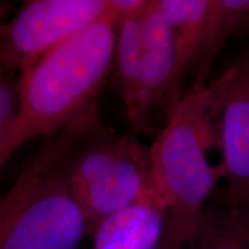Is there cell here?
I'll list each match as a JSON object with an SVG mask.
<instances>
[{
  "label": "cell",
  "mask_w": 249,
  "mask_h": 249,
  "mask_svg": "<svg viewBox=\"0 0 249 249\" xmlns=\"http://www.w3.org/2000/svg\"><path fill=\"white\" fill-rule=\"evenodd\" d=\"M82 138L83 134L75 128L46 136L36 154L24 164L13 186L0 198V248L38 183Z\"/></svg>",
  "instance_id": "8"
},
{
  "label": "cell",
  "mask_w": 249,
  "mask_h": 249,
  "mask_svg": "<svg viewBox=\"0 0 249 249\" xmlns=\"http://www.w3.org/2000/svg\"><path fill=\"white\" fill-rule=\"evenodd\" d=\"M207 116L213 147L222 155L217 166L226 179V205L248 211L249 204V61L241 57L207 86Z\"/></svg>",
  "instance_id": "4"
},
{
  "label": "cell",
  "mask_w": 249,
  "mask_h": 249,
  "mask_svg": "<svg viewBox=\"0 0 249 249\" xmlns=\"http://www.w3.org/2000/svg\"><path fill=\"white\" fill-rule=\"evenodd\" d=\"M118 26L104 14L20 73V110L11 124L6 160L29 140L98 116L97 96L113 68Z\"/></svg>",
  "instance_id": "1"
},
{
  "label": "cell",
  "mask_w": 249,
  "mask_h": 249,
  "mask_svg": "<svg viewBox=\"0 0 249 249\" xmlns=\"http://www.w3.org/2000/svg\"><path fill=\"white\" fill-rule=\"evenodd\" d=\"M11 124H9V126H7V127H5V128L0 129V167H1L2 165H4L6 161H7L5 160L4 155H2L1 149H2V145H4V142H5L6 138H7V134L9 132V128H11Z\"/></svg>",
  "instance_id": "15"
},
{
  "label": "cell",
  "mask_w": 249,
  "mask_h": 249,
  "mask_svg": "<svg viewBox=\"0 0 249 249\" xmlns=\"http://www.w3.org/2000/svg\"><path fill=\"white\" fill-rule=\"evenodd\" d=\"M154 249H176V248H169V247H164V246H160V245H157Z\"/></svg>",
  "instance_id": "17"
},
{
  "label": "cell",
  "mask_w": 249,
  "mask_h": 249,
  "mask_svg": "<svg viewBox=\"0 0 249 249\" xmlns=\"http://www.w3.org/2000/svg\"><path fill=\"white\" fill-rule=\"evenodd\" d=\"M152 2L169 26L176 60V82L180 88L182 77L191 71L194 61L208 0H152Z\"/></svg>",
  "instance_id": "11"
},
{
  "label": "cell",
  "mask_w": 249,
  "mask_h": 249,
  "mask_svg": "<svg viewBox=\"0 0 249 249\" xmlns=\"http://www.w3.org/2000/svg\"><path fill=\"white\" fill-rule=\"evenodd\" d=\"M61 167L88 235L112 214L150 198L149 149L130 134L105 127L89 134L65 156Z\"/></svg>",
  "instance_id": "3"
},
{
  "label": "cell",
  "mask_w": 249,
  "mask_h": 249,
  "mask_svg": "<svg viewBox=\"0 0 249 249\" xmlns=\"http://www.w3.org/2000/svg\"><path fill=\"white\" fill-rule=\"evenodd\" d=\"M107 0H33L0 23V61L23 71L50 50L101 18Z\"/></svg>",
  "instance_id": "5"
},
{
  "label": "cell",
  "mask_w": 249,
  "mask_h": 249,
  "mask_svg": "<svg viewBox=\"0 0 249 249\" xmlns=\"http://www.w3.org/2000/svg\"><path fill=\"white\" fill-rule=\"evenodd\" d=\"M141 39L140 110L134 132L148 133L152 128L155 111L160 108L167 116L182 96L176 82V60L169 26L152 0L141 15Z\"/></svg>",
  "instance_id": "7"
},
{
  "label": "cell",
  "mask_w": 249,
  "mask_h": 249,
  "mask_svg": "<svg viewBox=\"0 0 249 249\" xmlns=\"http://www.w3.org/2000/svg\"><path fill=\"white\" fill-rule=\"evenodd\" d=\"M207 86H194L166 116L149 149L150 200L164 214L157 245L186 249L194 241L204 202L220 179L208 160L213 139L207 116Z\"/></svg>",
  "instance_id": "2"
},
{
  "label": "cell",
  "mask_w": 249,
  "mask_h": 249,
  "mask_svg": "<svg viewBox=\"0 0 249 249\" xmlns=\"http://www.w3.org/2000/svg\"><path fill=\"white\" fill-rule=\"evenodd\" d=\"M141 53V15L124 18L117 28L112 70L114 71V85L126 107L133 130L139 120Z\"/></svg>",
  "instance_id": "12"
},
{
  "label": "cell",
  "mask_w": 249,
  "mask_h": 249,
  "mask_svg": "<svg viewBox=\"0 0 249 249\" xmlns=\"http://www.w3.org/2000/svg\"><path fill=\"white\" fill-rule=\"evenodd\" d=\"M0 23H1V22H0Z\"/></svg>",
  "instance_id": "19"
},
{
  "label": "cell",
  "mask_w": 249,
  "mask_h": 249,
  "mask_svg": "<svg viewBox=\"0 0 249 249\" xmlns=\"http://www.w3.org/2000/svg\"><path fill=\"white\" fill-rule=\"evenodd\" d=\"M9 9H11V2L0 1V22H4Z\"/></svg>",
  "instance_id": "16"
},
{
  "label": "cell",
  "mask_w": 249,
  "mask_h": 249,
  "mask_svg": "<svg viewBox=\"0 0 249 249\" xmlns=\"http://www.w3.org/2000/svg\"><path fill=\"white\" fill-rule=\"evenodd\" d=\"M0 64H1V61H0ZM1 65H2V64H1Z\"/></svg>",
  "instance_id": "18"
},
{
  "label": "cell",
  "mask_w": 249,
  "mask_h": 249,
  "mask_svg": "<svg viewBox=\"0 0 249 249\" xmlns=\"http://www.w3.org/2000/svg\"><path fill=\"white\" fill-rule=\"evenodd\" d=\"M20 110L18 79L0 64V129L13 123Z\"/></svg>",
  "instance_id": "14"
},
{
  "label": "cell",
  "mask_w": 249,
  "mask_h": 249,
  "mask_svg": "<svg viewBox=\"0 0 249 249\" xmlns=\"http://www.w3.org/2000/svg\"><path fill=\"white\" fill-rule=\"evenodd\" d=\"M193 245L195 249H248V211L203 208Z\"/></svg>",
  "instance_id": "13"
},
{
  "label": "cell",
  "mask_w": 249,
  "mask_h": 249,
  "mask_svg": "<svg viewBox=\"0 0 249 249\" xmlns=\"http://www.w3.org/2000/svg\"><path fill=\"white\" fill-rule=\"evenodd\" d=\"M61 160L36 187L0 249H79L88 229Z\"/></svg>",
  "instance_id": "6"
},
{
  "label": "cell",
  "mask_w": 249,
  "mask_h": 249,
  "mask_svg": "<svg viewBox=\"0 0 249 249\" xmlns=\"http://www.w3.org/2000/svg\"><path fill=\"white\" fill-rule=\"evenodd\" d=\"M248 0H208L207 11L191 70L194 86H207L211 67L226 40L248 22Z\"/></svg>",
  "instance_id": "10"
},
{
  "label": "cell",
  "mask_w": 249,
  "mask_h": 249,
  "mask_svg": "<svg viewBox=\"0 0 249 249\" xmlns=\"http://www.w3.org/2000/svg\"><path fill=\"white\" fill-rule=\"evenodd\" d=\"M163 223V213L143 198L102 222L92 234V249H154Z\"/></svg>",
  "instance_id": "9"
}]
</instances>
